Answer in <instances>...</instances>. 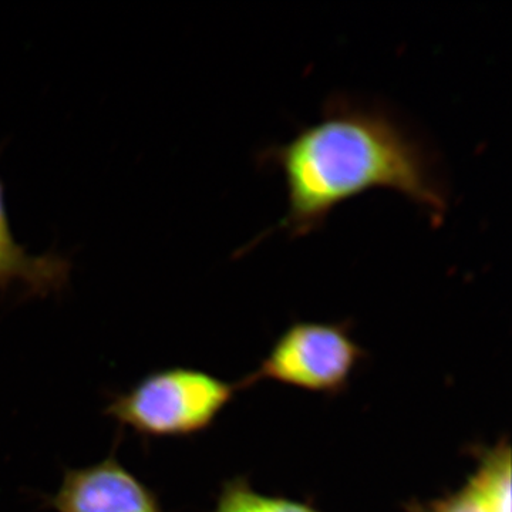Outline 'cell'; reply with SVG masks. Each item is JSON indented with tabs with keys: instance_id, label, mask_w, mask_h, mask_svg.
<instances>
[{
	"instance_id": "1",
	"label": "cell",
	"mask_w": 512,
	"mask_h": 512,
	"mask_svg": "<svg viewBox=\"0 0 512 512\" xmlns=\"http://www.w3.org/2000/svg\"><path fill=\"white\" fill-rule=\"evenodd\" d=\"M256 163L282 175L288 211L275 229L302 238L323 227L339 205L373 190L397 192L440 225L447 183L433 148L396 114L335 94L316 123L284 144L259 151Z\"/></svg>"
},
{
	"instance_id": "2",
	"label": "cell",
	"mask_w": 512,
	"mask_h": 512,
	"mask_svg": "<svg viewBox=\"0 0 512 512\" xmlns=\"http://www.w3.org/2000/svg\"><path fill=\"white\" fill-rule=\"evenodd\" d=\"M238 387L204 370L165 367L113 394L104 414L144 439H184L210 429Z\"/></svg>"
},
{
	"instance_id": "3",
	"label": "cell",
	"mask_w": 512,
	"mask_h": 512,
	"mask_svg": "<svg viewBox=\"0 0 512 512\" xmlns=\"http://www.w3.org/2000/svg\"><path fill=\"white\" fill-rule=\"evenodd\" d=\"M363 353L345 323L295 322L279 336L259 369L238 386L274 380L309 392L339 393Z\"/></svg>"
},
{
	"instance_id": "4",
	"label": "cell",
	"mask_w": 512,
	"mask_h": 512,
	"mask_svg": "<svg viewBox=\"0 0 512 512\" xmlns=\"http://www.w3.org/2000/svg\"><path fill=\"white\" fill-rule=\"evenodd\" d=\"M45 501L57 512H164L158 495L116 454L93 466L66 470L57 493Z\"/></svg>"
},
{
	"instance_id": "5",
	"label": "cell",
	"mask_w": 512,
	"mask_h": 512,
	"mask_svg": "<svg viewBox=\"0 0 512 512\" xmlns=\"http://www.w3.org/2000/svg\"><path fill=\"white\" fill-rule=\"evenodd\" d=\"M72 261L57 252L33 255L13 235L0 178V293L19 289L25 296L60 293L69 282Z\"/></svg>"
},
{
	"instance_id": "6",
	"label": "cell",
	"mask_w": 512,
	"mask_h": 512,
	"mask_svg": "<svg viewBox=\"0 0 512 512\" xmlns=\"http://www.w3.org/2000/svg\"><path fill=\"white\" fill-rule=\"evenodd\" d=\"M412 512H511L510 444L481 453L477 470L457 493L413 505Z\"/></svg>"
},
{
	"instance_id": "7",
	"label": "cell",
	"mask_w": 512,
	"mask_h": 512,
	"mask_svg": "<svg viewBox=\"0 0 512 512\" xmlns=\"http://www.w3.org/2000/svg\"><path fill=\"white\" fill-rule=\"evenodd\" d=\"M212 512H320L309 503L258 493L245 478L222 485Z\"/></svg>"
}]
</instances>
